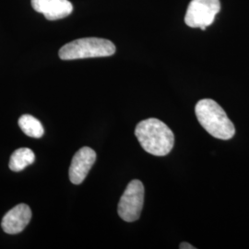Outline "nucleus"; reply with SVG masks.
I'll list each match as a JSON object with an SVG mask.
<instances>
[{
    "label": "nucleus",
    "mask_w": 249,
    "mask_h": 249,
    "mask_svg": "<svg viewBox=\"0 0 249 249\" xmlns=\"http://www.w3.org/2000/svg\"><path fill=\"white\" fill-rule=\"evenodd\" d=\"M32 211L26 204H18L11 209L2 219L3 231L9 234H16L23 231L30 223Z\"/></svg>",
    "instance_id": "nucleus-7"
},
{
    "label": "nucleus",
    "mask_w": 249,
    "mask_h": 249,
    "mask_svg": "<svg viewBox=\"0 0 249 249\" xmlns=\"http://www.w3.org/2000/svg\"><path fill=\"white\" fill-rule=\"evenodd\" d=\"M18 125L23 133L32 137V138H41L44 133L45 129L42 123L31 115H23L18 119Z\"/></svg>",
    "instance_id": "nucleus-10"
},
{
    "label": "nucleus",
    "mask_w": 249,
    "mask_h": 249,
    "mask_svg": "<svg viewBox=\"0 0 249 249\" xmlns=\"http://www.w3.org/2000/svg\"><path fill=\"white\" fill-rule=\"evenodd\" d=\"M32 6L49 20L66 18L73 11V6L69 0H32Z\"/></svg>",
    "instance_id": "nucleus-8"
},
{
    "label": "nucleus",
    "mask_w": 249,
    "mask_h": 249,
    "mask_svg": "<svg viewBox=\"0 0 249 249\" xmlns=\"http://www.w3.org/2000/svg\"><path fill=\"white\" fill-rule=\"evenodd\" d=\"M144 187L142 181L132 180L125 188L118 203V215L127 223L137 221L142 211Z\"/></svg>",
    "instance_id": "nucleus-4"
},
{
    "label": "nucleus",
    "mask_w": 249,
    "mask_h": 249,
    "mask_svg": "<svg viewBox=\"0 0 249 249\" xmlns=\"http://www.w3.org/2000/svg\"><path fill=\"white\" fill-rule=\"evenodd\" d=\"M135 135L143 150L154 156H165L175 144L173 131L157 118L145 119L137 124Z\"/></svg>",
    "instance_id": "nucleus-1"
},
{
    "label": "nucleus",
    "mask_w": 249,
    "mask_h": 249,
    "mask_svg": "<svg viewBox=\"0 0 249 249\" xmlns=\"http://www.w3.org/2000/svg\"><path fill=\"white\" fill-rule=\"evenodd\" d=\"M195 112L199 124L214 138L228 141L234 136V124L221 106L213 100H200L196 104Z\"/></svg>",
    "instance_id": "nucleus-2"
},
{
    "label": "nucleus",
    "mask_w": 249,
    "mask_h": 249,
    "mask_svg": "<svg viewBox=\"0 0 249 249\" xmlns=\"http://www.w3.org/2000/svg\"><path fill=\"white\" fill-rule=\"evenodd\" d=\"M179 249H195L196 248H194L193 246H191L190 244L188 243H181L180 246H179Z\"/></svg>",
    "instance_id": "nucleus-11"
},
{
    "label": "nucleus",
    "mask_w": 249,
    "mask_h": 249,
    "mask_svg": "<svg viewBox=\"0 0 249 249\" xmlns=\"http://www.w3.org/2000/svg\"><path fill=\"white\" fill-rule=\"evenodd\" d=\"M36 155L29 148H20L11 154L9 160V169L13 172H19L25 169L28 165L34 163Z\"/></svg>",
    "instance_id": "nucleus-9"
},
{
    "label": "nucleus",
    "mask_w": 249,
    "mask_h": 249,
    "mask_svg": "<svg viewBox=\"0 0 249 249\" xmlns=\"http://www.w3.org/2000/svg\"><path fill=\"white\" fill-rule=\"evenodd\" d=\"M116 53V46L107 39L81 38L61 47L59 57L62 60H75L91 57H105Z\"/></svg>",
    "instance_id": "nucleus-3"
},
{
    "label": "nucleus",
    "mask_w": 249,
    "mask_h": 249,
    "mask_svg": "<svg viewBox=\"0 0 249 249\" xmlns=\"http://www.w3.org/2000/svg\"><path fill=\"white\" fill-rule=\"evenodd\" d=\"M96 160V152L89 147H83L76 152L70 167V179L74 185L81 184Z\"/></svg>",
    "instance_id": "nucleus-6"
},
{
    "label": "nucleus",
    "mask_w": 249,
    "mask_h": 249,
    "mask_svg": "<svg viewBox=\"0 0 249 249\" xmlns=\"http://www.w3.org/2000/svg\"><path fill=\"white\" fill-rule=\"evenodd\" d=\"M220 10V0H191L185 16V22L191 28L205 30L213 24Z\"/></svg>",
    "instance_id": "nucleus-5"
}]
</instances>
